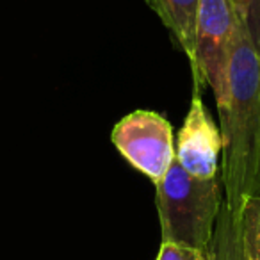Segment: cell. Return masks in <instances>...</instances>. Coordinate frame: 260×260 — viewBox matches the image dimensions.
I'll list each match as a JSON object with an SVG mask.
<instances>
[{
    "instance_id": "cell-6",
    "label": "cell",
    "mask_w": 260,
    "mask_h": 260,
    "mask_svg": "<svg viewBox=\"0 0 260 260\" xmlns=\"http://www.w3.org/2000/svg\"><path fill=\"white\" fill-rule=\"evenodd\" d=\"M160 22L170 30L177 47L194 66V23L200 0H146Z\"/></svg>"
},
{
    "instance_id": "cell-4",
    "label": "cell",
    "mask_w": 260,
    "mask_h": 260,
    "mask_svg": "<svg viewBox=\"0 0 260 260\" xmlns=\"http://www.w3.org/2000/svg\"><path fill=\"white\" fill-rule=\"evenodd\" d=\"M111 141L130 166L155 185L175 160L173 126L159 112L134 111L123 116L112 128Z\"/></svg>"
},
{
    "instance_id": "cell-8",
    "label": "cell",
    "mask_w": 260,
    "mask_h": 260,
    "mask_svg": "<svg viewBox=\"0 0 260 260\" xmlns=\"http://www.w3.org/2000/svg\"><path fill=\"white\" fill-rule=\"evenodd\" d=\"M155 260H210V255L177 242H160Z\"/></svg>"
},
{
    "instance_id": "cell-2",
    "label": "cell",
    "mask_w": 260,
    "mask_h": 260,
    "mask_svg": "<svg viewBox=\"0 0 260 260\" xmlns=\"http://www.w3.org/2000/svg\"><path fill=\"white\" fill-rule=\"evenodd\" d=\"M155 187L160 242H177L207 253L223 202L221 182L194 177L175 159Z\"/></svg>"
},
{
    "instance_id": "cell-5",
    "label": "cell",
    "mask_w": 260,
    "mask_h": 260,
    "mask_svg": "<svg viewBox=\"0 0 260 260\" xmlns=\"http://www.w3.org/2000/svg\"><path fill=\"white\" fill-rule=\"evenodd\" d=\"M223 153L221 128L203 104L198 91L192 94L187 116L178 132L175 159L187 173L198 178H217L219 159Z\"/></svg>"
},
{
    "instance_id": "cell-9",
    "label": "cell",
    "mask_w": 260,
    "mask_h": 260,
    "mask_svg": "<svg viewBox=\"0 0 260 260\" xmlns=\"http://www.w3.org/2000/svg\"><path fill=\"white\" fill-rule=\"evenodd\" d=\"M210 260H216V258H212V256H210Z\"/></svg>"
},
{
    "instance_id": "cell-3",
    "label": "cell",
    "mask_w": 260,
    "mask_h": 260,
    "mask_svg": "<svg viewBox=\"0 0 260 260\" xmlns=\"http://www.w3.org/2000/svg\"><path fill=\"white\" fill-rule=\"evenodd\" d=\"M239 20L230 0H200L194 23V91L202 84L212 89L216 105L228 96L230 59Z\"/></svg>"
},
{
    "instance_id": "cell-1",
    "label": "cell",
    "mask_w": 260,
    "mask_h": 260,
    "mask_svg": "<svg viewBox=\"0 0 260 260\" xmlns=\"http://www.w3.org/2000/svg\"><path fill=\"white\" fill-rule=\"evenodd\" d=\"M219 112L226 221L260 196V54L239 22L230 59L228 96Z\"/></svg>"
},
{
    "instance_id": "cell-7",
    "label": "cell",
    "mask_w": 260,
    "mask_h": 260,
    "mask_svg": "<svg viewBox=\"0 0 260 260\" xmlns=\"http://www.w3.org/2000/svg\"><path fill=\"white\" fill-rule=\"evenodd\" d=\"M237 20L260 54V0H230Z\"/></svg>"
}]
</instances>
